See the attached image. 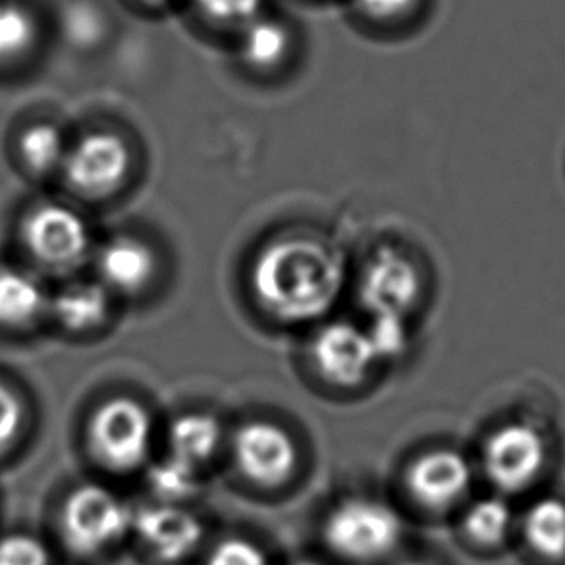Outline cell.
<instances>
[{
    "instance_id": "cell-1",
    "label": "cell",
    "mask_w": 565,
    "mask_h": 565,
    "mask_svg": "<svg viewBox=\"0 0 565 565\" xmlns=\"http://www.w3.org/2000/svg\"><path fill=\"white\" fill-rule=\"evenodd\" d=\"M344 286V257L321 237H278L253 260V296L270 317L288 324L322 319Z\"/></svg>"
},
{
    "instance_id": "cell-2",
    "label": "cell",
    "mask_w": 565,
    "mask_h": 565,
    "mask_svg": "<svg viewBox=\"0 0 565 565\" xmlns=\"http://www.w3.org/2000/svg\"><path fill=\"white\" fill-rule=\"evenodd\" d=\"M396 510L371 498H350L324 521V541L338 556L352 562H375L396 551L402 539Z\"/></svg>"
},
{
    "instance_id": "cell-3",
    "label": "cell",
    "mask_w": 565,
    "mask_h": 565,
    "mask_svg": "<svg viewBox=\"0 0 565 565\" xmlns=\"http://www.w3.org/2000/svg\"><path fill=\"white\" fill-rule=\"evenodd\" d=\"M131 525L130 505L100 484H84L74 490L62 512L64 543L79 556H92L113 546Z\"/></svg>"
},
{
    "instance_id": "cell-4",
    "label": "cell",
    "mask_w": 565,
    "mask_h": 565,
    "mask_svg": "<svg viewBox=\"0 0 565 565\" xmlns=\"http://www.w3.org/2000/svg\"><path fill=\"white\" fill-rule=\"evenodd\" d=\"M153 440V419L143 405L131 397H115L93 413L89 443L100 463L118 471L143 466Z\"/></svg>"
},
{
    "instance_id": "cell-5",
    "label": "cell",
    "mask_w": 565,
    "mask_h": 565,
    "mask_svg": "<svg viewBox=\"0 0 565 565\" xmlns=\"http://www.w3.org/2000/svg\"><path fill=\"white\" fill-rule=\"evenodd\" d=\"M419 268L394 247H382L361 273L358 296L371 317H407L419 303Z\"/></svg>"
},
{
    "instance_id": "cell-6",
    "label": "cell",
    "mask_w": 565,
    "mask_h": 565,
    "mask_svg": "<svg viewBox=\"0 0 565 565\" xmlns=\"http://www.w3.org/2000/svg\"><path fill=\"white\" fill-rule=\"evenodd\" d=\"M232 451L239 471L260 487H280L298 469L296 440L268 420H253L236 430Z\"/></svg>"
},
{
    "instance_id": "cell-7",
    "label": "cell",
    "mask_w": 565,
    "mask_h": 565,
    "mask_svg": "<svg viewBox=\"0 0 565 565\" xmlns=\"http://www.w3.org/2000/svg\"><path fill=\"white\" fill-rule=\"evenodd\" d=\"M30 252L53 268H72L89 253L92 232L84 216L58 203L41 205L23 224Z\"/></svg>"
},
{
    "instance_id": "cell-8",
    "label": "cell",
    "mask_w": 565,
    "mask_h": 565,
    "mask_svg": "<svg viewBox=\"0 0 565 565\" xmlns=\"http://www.w3.org/2000/svg\"><path fill=\"white\" fill-rule=\"evenodd\" d=\"M311 355L319 375L338 388L360 386L379 363L367 330L345 321L324 324L313 338Z\"/></svg>"
},
{
    "instance_id": "cell-9",
    "label": "cell",
    "mask_w": 565,
    "mask_h": 565,
    "mask_svg": "<svg viewBox=\"0 0 565 565\" xmlns=\"http://www.w3.org/2000/svg\"><path fill=\"white\" fill-rule=\"evenodd\" d=\"M482 461L498 489H525L543 469L546 444L543 435L531 425L510 423L489 436Z\"/></svg>"
},
{
    "instance_id": "cell-10",
    "label": "cell",
    "mask_w": 565,
    "mask_h": 565,
    "mask_svg": "<svg viewBox=\"0 0 565 565\" xmlns=\"http://www.w3.org/2000/svg\"><path fill=\"white\" fill-rule=\"evenodd\" d=\"M131 154L120 136L97 131L79 139L64 159L70 184L85 195H107L130 174Z\"/></svg>"
},
{
    "instance_id": "cell-11",
    "label": "cell",
    "mask_w": 565,
    "mask_h": 565,
    "mask_svg": "<svg viewBox=\"0 0 565 565\" xmlns=\"http://www.w3.org/2000/svg\"><path fill=\"white\" fill-rule=\"evenodd\" d=\"M405 481L415 502L428 510H446L466 497L471 487V466L459 451L436 448L413 461Z\"/></svg>"
},
{
    "instance_id": "cell-12",
    "label": "cell",
    "mask_w": 565,
    "mask_h": 565,
    "mask_svg": "<svg viewBox=\"0 0 565 565\" xmlns=\"http://www.w3.org/2000/svg\"><path fill=\"white\" fill-rule=\"evenodd\" d=\"M131 529L147 551L162 562H182L198 551L205 529L198 515L177 504H159L134 513Z\"/></svg>"
},
{
    "instance_id": "cell-13",
    "label": "cell",
    "mask_w": 565,
    "mask_h": 565,
    "mask_svg": "<svg viewBox=\"0 0 565 565\" xmlns=\"http://www.w3.org/2000/svg\"><path fill=\"white\" fill-rule=\"evenodd\" d=\"M97 267L107 290L134 296L153 282L157 255L141 239L116 237L100 249Z\"/></svg>"
},
{
    "instance_id": "cell-14",
    "label": "cell",
    "mask_w": 565,
    "mask_h": 565,
    "mask_svg": "<svg viewBox=\"0 0 565 565\" xmlns=\"http://www.w3.org/2000/svg\"><path fill=\"white\" fill-rule=\"evenodd\" d=\"M221 444V423L209 413H188L170 425V456L198 469L214 458Z\"/></svg>"
},
{
    "instance_id": "cell-15",
    "label": "cell",
    "mask_w": 565,
    "mask_h": 565,
    "mask_svg": "<svg viewBox=\"0 0 565 565\" xmlns=\"http://www.w3.org/2000/svg\"><path fill=\"white\" fill-rule=\"evenodd\" d=\"M53 313L74 332L97 329L110 313V296L103 284H70L53 299Z\"/></svg>"
},
{
    "instance_id": "cell-16",
    "label": "cell",
    "mask_w": 565,
    "mask_h": 565,
    "mask_svg": "<svg viewBox=\"0 0 565 565\" xmlns=\"http://www.w3.org/2000/svg\"><path fill=\"white\" fill-rule=\"evenodd\" d=\"M45 307L38 280L15 268L0 267V324L22 327L35 321Z\"/></svg>"
},
{
    "instance_id": "cell-17",
    "label": "cell",
    "mask_w": 565,
    "mask_h": 565,
    "mask_svg": "<svg viewBox=\"0 0 565 565\" xmlns=\"http://www.w3.org/2000/svg\"><path fill=\"white\" fill-rule=\"evenodd\" d=\"M291 35L288 28L273 18H255L242 33V56L257 70L275 68L290 51Z\"/></svg>"
},
{
    "instance_id": "cell-18",
    "label": "cell",
    "mask_w": 565,
    "mask_h": 565,
    "mask_svg": "<svg viewBox=\"0 0 565 565\" xmlns=\"http://www.w3.org/2000/svg\"><path fill=\"white\" fill-rule=\"evenodd\" d=\"M527 543L539 554L559 558L565 554V504L558 498H543L529 508L523 520Z\"/></svg>"
},
{
    "instance_id": "cell-19",
    "label": "cell",
    "mask_w": 565,
    "mask_h": 565,
    "mask_svg": "<svg viewBox=\"0 0 565 565\" xmlns=\"http://www.w3.org/2000/svg\"><path fill=\"white\" fill-rule=\"evenodd\" d=\"M41 25L33 8L23 0H0V64L31 53Z\"/></svg>"
},
{
    "instance_id": "cell-20",
    "label": "cell",
    "mask_w": 565,
    "mask_h": 565,
    "mask_svg": "<svg viewBox=\"0 0 565 565\" xmlns=\"http://www.w3.org/2000/svg\"><path fill=\"white\" fill-rule=\"evenodd\" d=\"M149 487L157 498H161V504L180 505L195 497L201 489L199 469L182 459L169 456L151 467Z\"/></svg>"
},
{
    "instance_id": "cell-21",
    "label": "cell",
    "mask_w": 565,
    "mask_h": 565,
    "mask_svg": "<svg viewBox=\"0 0 565 565\" xmlns=\"http://www.w3.org/2000/svg\"><path fill=\"white\" fill-rule=\"evenodd\" d=\"M512 510L500 498H482L475 502L463 518L467 536L477 544H497L508 535Z\"/></svg>"
},
{
    "instance_id": "cell-22",
    "label": "cell",
    "mask_w": 565,
    "mask_h": 565,
    "mask_svg": "<svg viewBox=\"0 0 565 565\" xmlns=\"http://www.w3.org/2000/svg\"><path fill=\"white\" fill-rule=\"evenodd\" d=\"M20 151L23 161L38 172L56 169L68 154L64 136L54 124H35L23 131Z\"/></svg>"
},
{
    "instance_id": "cell-23",
    "label": "cell",
    "mask_w": 565,
    "mask_h": 565,
    "mask_svg": "<svg viewBox=\"0 0 565 565\" xmlns=\"http://www.w3.org/2000/svg\"><path fill=\"white\" fill-rule=\"evenodd\" d=\"M367 337L375 350L376 361L397 360L407 348L404 317H373Z\"/></svg>"
},
{
    "instance_id": "cell-24",
    "label": "cell",
    "mask_w": 565,
    "mask_h": 565,
    "mask_svg": "<svg viewBox=\"0 0 565 565\" xmlns=\"http://www.w3.org/2000/svg\"><path fill=\"white\" fill-rule=\"evenodd\" d=\"M201 14L206 15L211 22L224 25H242L259 18L263 10V0H193Z\"/></svg>"
},
{
    "instance_id": "cell-25",
    "label": "cell",
    "mask_w": 565,
    "mask_h": 565,
    "mask_svg": "<svg viewBox=\"0 0 565 565\" xmlns=\"http://www.w3.org/2000/svg\"><path fill=\"white\" fill-rule=\"evenodd\" d=\"M0 565H51L45 544L30 535L0 539Z\"/></svg>"
},
{
    "instance_id": "cell-26",
    "label": "cell",
    "mask_w": 565,
    "mask_h": 565,
    "mask_svg": "<svg viewBox=\"0 0 565 565\" xmlns=\"http://www.w3.org/2000/svg\"><path fill=\"white\" fill-rule=\"evenodd\" d=\"M206 565H268V559L257 544L228 539L211 552Z\"/></svg>"
},
{
    "instance_id": "cell-27",
    "label": "cell",
    "mask_w": 565,
    "mask_h": 565,
    "mask_svg": "<svg viewBox=\"0 0 565 565\" xmlns=\"http://www.w3.org/2000/svg\"><path fill=\"white\" fill-rule=\"evenodd\" d=\"M23 409L14 390L0 382V454L12 446L22 428Z\"/></svg>"
},
{
    "instance_id": "cell-28",
    "label": "cell",
    "mask_w": 565,
    "mask_h": 565,
    "mask_svg": "<svg viewBox=\"0 0 565 565\" xmlns=\"http://www.w3.org/2000/svg\"><path fill=\"white\" fill-rule=\"evenodd\" d=\"M419 0H355V7L371 20L388 22L407 14Z\"/></svg>"
},
{
    "instance_id": "cell-29",
    "label": "cell",
    "mask_w": 565,
    "mask_h": 565,
    "mask_svg": "<svg viewBox=\"0 0 565 565\" xmlns=\"http://www.w3.org/2000/svg\"><path fill=\"white\" fill-rule=\"evenodd\" d=\"M141 4H147V7H164V4H169L172 0H139Z\"/></svg>"
},
{
    "instance_id": "cell-30",
    "label": "cell",
    "mask_w": 565,
    "mask_h": 565,
    "mask_svg": "<svg viewBox=\"0 0 565 565\" xmlns=\"http://www.w3.org/2000/svg\"><path fill=\"white\" fill-rule=\"evenodd\" d=\"M402 565H428L425 562H419V559H412V562H404Z\"/></svg>"
},
{
    "instance_id": "cell-31",
    "label": "cell",
    "mask_w": 565,
    "mask_h": 565,
    "mask_svg": "<svg viewBox=\"0 0 565 565\" xmlns=\"http://www.w3.org/2000/svg\"><path fill=\"white\" fill-rule=\"evenodd\" d=\"M296 565H322V564H317V562H299V564H296Z\"/></svg>"
}]
</instances>
